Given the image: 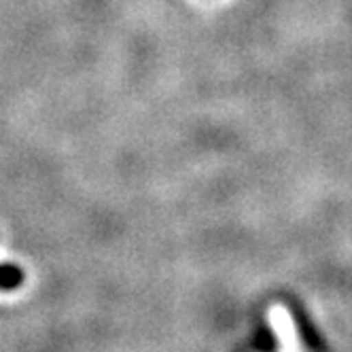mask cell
<instances>
[{
    "label": "cell",
    "mask_w": 352,
    "mask_h": 352,
    "mask_svg": "<svg viewBox=\"0 0 352 352\" xmlns=\"http://www.w3.org/2000/svg\"><path fill=\"white\" fill-rule=\"evenodd\" d=\"M267 320H270V327H272L276 340L280 344L278 352H301L297 327H295V320H293L291 312L287 310V306H283V304L270 306Z\"/></svg>",
    "instance_id": "6da1fadb"
},
{
    "label": "cell",
    "mask_w": 352,
    "mask_h": 352,
    "mask_svg": "<svg viewBox=\"0 0 352 352\" xmlns=\"http://www.w3.org/2000/svg\"><path fill=\"white\" fill-rule=\"evenodd\" d=\"M21 280V274L15 267H0V289H13Z\"/></svg>",
    "instance_id": "7a4b0ae2"
}]
</instances>
